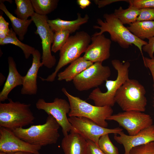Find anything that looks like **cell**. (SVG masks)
Wrapping results in <instances>:
<instances>
[{
  "mask_svg": "<svg viewBox=\"0 0 154 154\" xmlns=\"http://www.w3.org/2000/svg\"><path fill=\"white\" fill-rule=\"evenodd\" d=\"M104 19L103 21L100 19L97 20V23L99 26H94V29L100 30L99 32L93 35H98L105 32L110 35L111 40L117 42L121 48L126 49L133 44L139 49L142 55V47L147 42L140 39L133 34L113 13H106L104 15Z\"/></svg>",
  "mask_w": 154,
  "mask_h": 154,
  "instance_id": "obj_1",
  "label": "cell"
},
{
  "mask_svg": "<svg viewBox=\"0 0 154 154\" xmlns=\"http://www.w3.org/2000/svg\"><path fill=\"white\" fill-rule=\"evenodd\" d=\"M60 126L51 115H48L46 122L41 125H31L28 128L13 130L17 137L31 144L41 147L56 143L60 137Z\"/></svg>",
  "mask_w": 154,
  "mask_h": 154,
  "instance_id": "obj_2",
  "label": "cell"
},
{
  "mask_svg": "<svg viewBox=\"0 0 154 154\" xmlns=\"http://www.w3.org/2000/svg\"><path fill=\"white\" fill-rule=\"evenodd\" d=\"M8 100L7 103H0V127L13 130L33 123L35 118L31 104Z\"/></svg>",
  "mask_w": 154,
  "mask_h": 154,
  "instance_id": "obj_3",
  "label": "cell"
},
{
  "mask_svg": "<svg viewBox=\"0 0 154 154\" xmlns=\"http://www.w3.org/2000/svg\"><path fill=\"white\" fill-rule=\"evenodd\" d=\"M91 41V37L84 31L77 32L70 36L59 51V59L54 71L46 78H39L43 81H54L60 70L80 57L85 52Z\"/></svg>",
  "mask_w": 154,
  "mask_h": 154,
  "instance_id": "obj_4",
  "label": "cell"
},
{
  "mask_svg": "<svg viewBox=\"0 0 154 154\" xmlns=\"http://www.w3.org/2000/svg\"><path fill=\"white\" fill-rule=\"evenodd\" d=\"M111 64L117 72V78L114 80H108L106 81L107 90L105 92H102L97 87L90 93L88 98L93 101L96 106H113L116 103L115 97L117 90L129 78V62L126 61L123 63L118 60L114 59L111 61Z\"/></svg>",
  "mask_w": 154,
  "mask_h": 154,
  "instance_id": "obj_5",
  "label": "cell"
},
{
  "mask_svg": "<svg viewBox=\"0 0 154 154\" xmlns=\"http://www.w3.org/2000/svg\"><path fill=\"white\" fill-rule=\"evenodd\" d=\"M146 90L137 80L129 78L117 90L115 100L124 111H145L147 104Z\"/></svg>",
  "mask_w": 154,
  "mask_h": 154,
  "instance_id": "obj_6",
  "label": "cell"
},
{
  "mask_svg": "<svg viewBox=\"0 0 154 154\" xmlns=\"http://www.w3.org/2000/svg\"><path fill=\"white\" fill-rule=\"evenodd\" d=\"M62 91L68 98L70 106L68 114L70 117H84L88 118L103 127L107 128V118L112 115L111 107L93 106L78 97L70 94L64 88Z\"/></svg>",
  "mask_w": 154,
  "mask_h": 154,
  "instance_id": "obj_7",
  "label": "cell"
},
{
  "mask_svg": "<svg viewBox=\"0 0 154 154\" xmlns=\"http://www.w3.org/2000/svg\"><path fill=\"white\" fill-rule=\"evenodd\" d=\"M111 74L109 66H103L102 62H96L76 76L72 82L78 91H86L98 87L108 80Z\"/></svg>",
  "mask_w": 154,
  "mask_h": 154,
  "instance_id": "obj_8",
  "label": "cell"
},
{
  "mask_svg": "<svg viewBox=\"0 0 154 154\" xmlns=\"http://www.w3.org/2000/svg\"><path fill=\"white\" fill-rule=\"evenodd\" d=\"M31 19L37 27L35 33L38 35L41 40L42 62L46 68H52L56 64V59L51 53L54 32L48 24V17L35 13Z\"/></svg>",
  "mask_w": 154,
  "mask_h": 154,
  "instance_id": "obj_9",
  "label": "cell"
},
{
  "mask_svg": "<svg viewBox=\"0 0 154 154\" xmlns=\"http://www.w3.org/2000/svg\"><path fill=\"white\" fill-rule=\"evenodd\" d=\"M106 120L117 122L131 136L137 134L153 124V119L149 115L135 111H124L112 115Z\"/></svg>",
  "mask_w": 154,
  "mask_h": 154,
  "instance_id": "obj_10",
  "label": "cell"
},
{
  "mask_svg": "<svg viewBox=\"0 0 154 154\" xmlns=\"http://www.w3.org/2000/svg\"><path fill=\"white\" fill-rule=\"evenodd\" d=\"M35 106L37 109L44 110L48 115H51L55 119L62 128L64 136L71 131H76L67 116L70 111V106L69 102L65 100L56 98L53 102H48L40 98L36 103Z\"/></svg>",
  "mask_w": 154,
  "mask_h": 154,
  "instance_id": "obj_11",
  "label": "cell"
},
{
  "mask_svg": "<svg viewBox=\"0 0 154 154\" xmlns=\"http://www.w3.org/2000/svg\"><path fill=\"white\" fill-rule=\"evenodd\" d=\"M68 120L76 131L86 139L92 140L98 145L99 139L102 135L112 133L119 134L123 131V129L119 127L109 129L102 127L84 117H70Z\"/></svg>",
  "mask_w": 154,
  "mask_h": 154,
  "instance_id": "obj_12",
  "label": "cell"
},
{
  "mask_svg": "<svg viewBox=\"0 0 154 154\" xmlns=\"http://www.w3.org/2000/svg\"><path fill=\"white\" fill-rule=\"evenodd\" d=\"M41 147L29 144L16 136L12 131L0 127V152L6 153L20 151L40 154Z\"/></svg>",
  "mask_w": 154,
  "mask_h": 154,
  "instance_id": "obj_13",
  "label": "cell"
},
{
  "mask_svg": "<svg viewBox=\"0 0 154 154\" xmlns=\"http://www.w3.org/2000/svg\"><path fill=\"white\" fill-rule=\"evenodd\" d=\"M92 42L88 47L83 57L86 60L93 63L102 62L109 58L111 40L103 34L93 35Z\"/></svg>",
  "mask_w": 154,
  "mask_h": 154,
  "instance_id": "obj_14",
  "label": "cell"
},
{
  "mask_svg": "<svg viewBox=\"0 0 154 154\" xmlns=\"http://www.w3.org/2000/svg\"><path fill=\"white\" fill-rule=\"evenodd\" d=\"M114 140L123 145L124 154H129L133 148L154 141V125L146 128L134 135L125 134L122 131L117 135L115 134Z\"/></svg>",
  "mask_w": 154,
  "mask_h": 154,
  "instance_id": "obj_15",
  "label": "cell"
},
{
  "mask_svg": "<svg viewBox=\"0 0 154 154\" xmlns=\"http://www.w3.org/2000/svg\"><path fill=\"white\" fill-rule=\"evenodd\" d=\"M33 60L31 66L26 75L24 80L21 93L22 95H34L38 91L37 79L39 69L43 65L41 61V54L38 50L36 49L32 54Z\"/></svg>",
  "mask_w": 154,
  "mask_h": 154,
  "instance_id": "obj_16",
  "label": "cell"
},
{
  "mask_svg": "<svg viewBox=\"0 0 154 154\" xmlns=\"http://www.w3.org/2000/svg\"><path fill=\"white\" fill-rule=\"evenodd\" d=\"M61 145L64 154H87V140L76 131L64 136Z\"/></svg>",
  "mask_w": 154,
  "mask_h": 154,
  "instance_id": "obj_17",
  "label": "cell"
},
{
  "mask_svg": "<svg viewBox=\"0 0 154 154\" xmlns=\"http://www.w3.org/2000/svg\"><path fill=\"white\" fill-rule=\"evenodd\" d=\"M9 72L6 82L0 93V102L8 100V95L14 88L18 86H22L24 76L18 72L16 64L13 57L8 58Z\"/></svg>",
  "mask_w": 154,
  "mask_h": 154,
  "instance_id": "obj_18",
  "label": "cell"
},
{
  "mask_svg": "<svg viewBox=\"0 0 154 154\" xmlns=\"http://www.w3.org/2000/svg\"><path fill=\"white\" fill-rule=\"evenodd\" d=\"M89 17L86 14L84 17L80 13H77V18L72 21H66L59 18L53 20L48 19V22L54 32L63 31H69L70 34L74 32L79 29L80 26L87 23Z\"/></svg>",
  "mask_w": 154,
  "mask_h": 154,
  "instance_id": "obj_19",
  "label": "cell"
},
{
  "mask_svg": "<svg viewBox=\"0 0 154 154\" xmlns=\"http://www.w3.org/2000/svg\"><path fill=\"white\" fill-rule=\"evenodd\" d=\"M94 63L80 57L70 63L63 71L58 73L57 80L66 82L73 81L74 78Z\"/></svg>",
  "mask_w": 154,
  "mask_h": 154,
  "instance_id": "obj_20",
  "label": "cell"
},
{
  "mask_svg": "<svg viewBox=\"0 0 154 154\" xmlns=\"http://www.w3.org/2000/svg\"><path fill=\"white\" fill-rule=\"evenodd\" d=\"M0 9L3 11L10 20L14 31L17 35L19 39L23 41L27 33L29 25L33 21L32 19L23 20L14 16L7 8L6 6L2 2L0 1Z\"/></svg>",
  "mask_w": 154,
  "mask_h": 154,
  "instance_id": "obj_21",
  "label": "cell"
},
{
  "mask_svg": "<svg viewBox=\"0 0 154 154\" xmlns=\"http://www.w3.org/2000/svg\"><path fill=\"white\" fill-rule=\"evenodd\" d=\"M127 28L138 38L149 39L154 36V21H137Z\"/></svg>",
  "mask_w": 154,
  "mask_h": 154,
  "instance_id": "obj_22",
  "label": "cell"
},
{
  "mask_svg": "<svg viewBox=\"0 0 154 154\" xmlns=\"http://www.w3.org/2000/svg\"><path fill=\"white\" fill-rule=\"evenodd\" d=\"M140 13V9L131 5L128 8L123 9L120 6L116 9L113 14L124 25L130 24L137 21Z\"/></svg>",
  "mask_w": 154,
  "mask_h": 154,
  "instance_id": "obj_23",
  "label": "cell"
},
{
  "mask_svg": "<svg viewBox=\"0 0 154 154\" xmlns=\"http://www.w3.org/2000/svg\"><path fill=\"white\" fill-rule=\"evenodd\" d=\"M13 29L11 28L7 36L0 41V44L3 45L11 44L18 46L22 50L25 58L28 59L35 49L34 47L22 42L17 37Z\"/></svg>",
  "mask_w": 154,
  "mask_h": 154,
  "instance_id": "obj_24",
  "label": "cell"
},
{
  "mask_svg": "<svg viewBox=\"0 0 154 154\" xmlns=\"http://www.w3.org/2000/svg\"><path fill=\"white\" fill-rule=\"evenodd\" d=\"M35 13L40 15H47L57 7L58 0H31Z\"/></svg>",
  "mask_w": 154,
  "mask_h": 154,
  "instance_id": "obj_25",
  "label": "cell"
},
{
  "mask_svg": "<svg viewBox=\"0 0 154 154\" xmlns=\"http://www.w3.org/2000/svg\"><path fill=\"white\" fill-rule=\"evenodd\" d=\"M16 8L14 13L17 17L23 20H27L35 14L31 0H15Z\"/></svg>",
  "mask_w": 154,
  "mask_h": 154,
  "instance_id": "obj_26",
  "label": "cell"
},
{
  "mask_svg": "<svg viewBox=\"0 0 154 154\" xmlns=\"http://www.w3.org/2000/svg\"><path fill=\"white\" fill-rule=\"evenodd\" d=\"M70 34V32L68 31H60L54 32L51 51L56 53L60 51L66 42Z\"/></svg>",
  "mask_w": 154,
  "mask_h": 154,
  "instance_id": "obj_27",
  "label": "cell"
},
{
  "mask_svg": "<svg viewBox=\"0 0 154 154\" xmlns=\"http://www.w3.org/2000/svg\"><path fill=\"white\" fill-rule=\"evenodd\" d=\"M98 145L105 154H119L117 148L110 140L108 134L103 135L100 137Z\"/></svg>",
  "mask_w": 154,
  "mask_h": 154,
  "instance_id": "obj_28",
  "label": "cell"
},
{
  "mask_svg": "<svg viewBox=\"0 0 154 154\" xmlns=\"http://www.w3.org/2000/svg\"><path fill=\"white\" fill-rule=\"evenodd\" d=\"M129 154H154V141L134 147Z\"/></svg>",
  "mask_w": 154,
  "mask_h": 154,
  "instance_id": "obj_29",
  "label": "cell"
},
{
  "mask_svg": "<svg viewBox=\"0 0 154 154\" xmlns=\"http://www.w3.org/2000/svg\"><path fill=\"white\" fill-rule=\"evenodd\" d=\"M129 5L133 6L141 9L144 8H154V0H127Z\"/></svg>",
  "mask_w": 154,
  "mask_h": 154,
  "instance_id": "obj_30",
  "label": "cell"
},
{
  "mask_svg": "<svg viewBox=\"0 0 154 154\" xmlns=\"http://www.w3.org/2000/svg\"><path fill=\"white\" fill-rule=\"evenodd\" d=\"M137 21H154V8L140 9Z\"/></svg>",
  "mask_w": 154,
  "mask_h": 154,
  "instance_id": "obj_31",
  "label": "cell"
},
{
  "mask_svg": "<svg viewBox=\"0 0 154 154\" xmlns=\"http://www.w3.org/2000/svg\"><path fill=\"white\" fill-rule=\"evenodd\" d=\"M9 23L6 21L2 15L0 16V41L4 39L8 34L10 29Z\"/></svg>",
  "mask_w": 154,
  "mask_h": 154,
  "instance_id": "obj_32",
  "label": "cell"
},
{
  "mask_svg": "<svg viewBox=\"0 0 154 154\" xmlns=\"http://www.w3.org/2000/svg\"><path fill=\"white\" fill-rule=\"evenodd\" d=\"M86 140L87 142V154H105L94 141L89 139Z\"/></svg>",
  "mask_w": 154,
  "mask_h": 154,
  "instance_id": "obj_33",
  "label": "cell"
},
{
  "mask_svg": "<svg viewBox=\"0 0 154 154\" xmlns=\"http://www.w3.org/2000/svg\"><path fill=\"white\" fill-rule=\"evenodd\" d=\"M147 44L143 46L142 49L145 52H147L150 58H154V36L149 39Z\"/></svg>",
  "mask_w": 154,
  "mask_h": 154,
  "instance_id": "obj_34",
  "label": "cell"
},
{
  "mask_svg": "<svg viewBox=\"0 0 154 154\" xmlns=\"http://www.w3.org/2000/svg\"><path fill=\"white\" fill-rule=\"evenodd\" d=\"M143 60L144 66L149 70L151 73L153 82V89L154 91V58H151L144 57Z\"/></svg>",
  "mask_w": 154,
  "mask_h": 154,
  "instance_id": "obj_35",
  "label": "cell"
},
{
  "mask_svg": "<svg viewBox=\"0 0 154 154\" xmlns=\"http://www.w3.org/2000/svg\"><path fill=\"white\" fill-rule=\"evenodd\" d=\"M94 3L97 5L99 8L103 7L106 5L120 1H125L127 2V0H95L94 1Z\"/></svg>",
  "mask_w": 154,
  "mask_h": 154,
  "instance_id": "obj_36",
  "label": "cell"
},
{
  "mask_svg": "<svg viewBox=\"0 0 154 154\" xmlns=\"http://www.w3.org/2000/svg\"><path fill=\"white\" fill-rule=\"evenodd\" d=\"M76 2L80 7L82 9L86 8L91 3L90 0H77Z\"/></svg>",
  "mask_w": 154,
  "mask_h": 154,
  "instance_id": "obj_37",
  "label": "cell"
},
{
  "mask_svg": "<svg viewBox=\"0 0 154 154\" xmlns=\"http://www.w3.org/2000/svg\"><path fill=\"white\" fill-rule=\"evenodd\" d=\"M0 154H33L31 153L23 151H20L12 153H6L0 152Z\"/></svg>",
  "mask_w": 154,
  "mask_h": 154,
  "instance_id": "obj_38",
  "label": "cell"
},
{
  "mask_svg": "<svg viewBox=\"0 0 154 154\" xmlns=\"http://www.w3.org/2000/svg\"><path fill=\"white\" fill-rule=\"evenodd\" d=\"M0 85H1L3 84V82L5 81V76L2 74L1 73H0Z\"/></svg>",
  "mask_w": 154,
  "mask_h": 154,
  "instance_id": "obj_39",
  "label": "cell"
},
{
  "mask_svg": "<svg viewBox=\"0 0 154 154\" xmlns=\"http://www.w3.org/2000/svg\"><path fill=\"white\" fill-rule=\"evenodd\" d=\"M153 106L154 107V101H153Z\"/></svg>",
  "mask_w": 154,
  "mask_h": 154,
  "instance_id": "obj_40",
  "label": "cell"
}]
</instances>
